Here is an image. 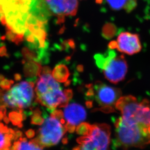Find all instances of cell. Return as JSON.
Returning <instances> with one entry per match:
<instances>
[{"instance_id": "obj_20", "label": "cell", "mask_w": 150, "mask_h": 150, "mask_svg": "<svg viewBox=\"0 0 150 150\" xmlns=\"http://www.w3.org/2000/svg\"><path fill=\"white\" fill-rule=\"evenodd\" d=\"M14 83V82L12 80H9L7 79H4L0 81V87L4 91H9Z\"/></svg>"}, {"instance_id": "obj_8", "label": "cell", "mask_w": 150, "mask_h": 150, "mask_svg": "<svg viewBox=\"0 0 150 150\" xmlns=\"http://www.w3.org/2000/svg\"><path fill=\"white\" fill-rule=\"evenodd\" d=\"M116 49L119 52L129 55L139 52L142 46L139 35L128 32L120 33L117 40Z\"/></svg>"}, {"instance_id": "obj_36", "label": "cell", "mask_w": 150, "mask_h": 150, "mask_svg": "<svg viewBox=\"0 0 150 150\" xmlns=\"http://www.w3.org/2000/svg\"><path fill=\"white\" fill-rule=\"evenodd\" d=\"M71 80H67V81H66L65 83L64 84V86H69L71 84Z\"/></svg>"}, {"instance_id": "obj_2", "label": "cell", "mask_w": 150, "mask_h": 150, "mask_svg": "<svg viewBox=\"0 0 150 150\" xmlns=\"http://www.w3.org/2000/svg\"><path fill=\"white\" fill-rule=\"evenodd\" d=\"M115 106L120 111L123 122L150 128V102L148 100L139 103L132 95L120 97Z\"/></svg>"}, {"instance_id": "obj_13", "label": "cell", "mask_w": 150, "mask_h": 150, "mask_svg": "<svg viewBox=\"0 0 150 150\" xmlns=\"http://www.w3.org/2000/svg\"><path fill=\"white\" fill-rule=\"evenodd\" d=\"M23 65L24 76L27 79L37 78L40 76L42 67L39 63L34 61H26Z\"/></svg>"}, {"instance_id": "obj_7", "label": "cell", "mask_w": 150, "mask_h": 150, "mask_svg": "<svg viewBox=\"0 0 150 150\" xmlns=\"http://www.w3.org/2000/svg\"><path fill=\"white\" fill-rule=\"evenodd\" d=\"M94 89L95 99L100 106L110 107L115 105L122 95L120 89L108 86L100 81L96 82Z\"/></svg>"}, {"instance_id": "obj_35", "label": "cell", "mask_w": 150, "mask_h": 150, "mask_svg": "<svg viewBox=\"0 0 150 150\" xmlns=\"http://www.w3.org/2000/svg\"><path fill=\"white\" fill-rule=\"evenodd\" d=\"M86 105L88 108H91L92 106V102L91 101H87L86 102Z\"/></svg>"}, {"instance_id": "obj_18", "label": "cell", "mask_w": 150, "mask_h": 150, "mask_svg": "<svg viewBox=\"0 0 150 150\" xmlns=\"http://www.w3.org/2000/svg\"><path fill=\"white\" fill-rule=\"evenodd\" d=\"M91 125L87 122H83L78 125L76 128V132L78 134L88 136L91 130Z\"/></svg>"}, {"instance_id": "obj_29", "label": "cell", "mask_w": 150, "mask_h": 150, "mask_svg": "<svg viewBox=\"0 0 150 150\" xmlns=\"http://www.w3.org/2000/svg\"><path fill=\"white\" fill-rule=\"evenodd\" d=\"M23 135V133L21 131H15V134L14 137V140H16L17 139H19L20 137H22Z\"/></svg>"}, {"instance_id": "obj_15", "label": "cell", "mask_w": 150, "mask_h": 150, "mask_svg": "<svg viewBox=\"0 0 150 150\" xmlns=\"http://www.w3.org/2000/svg\"><path fill=\"white\" fill-rule=\"evenodd\" d=\"M118 30L116 26L113 23H106L102 28V35L104 38L109 40L116 35Z\"/></svg>"}, {"instance_id": "obj_33", "label": "cell", "mask_w": 150, "mask_h": 150, "mask_svg": "<svg viewBox=\"0 0 150 150\" xmlns=\"http://www.w3.org/2000/svg\"><path fill=\"white\" fill-rule=\"evenodd\" d=\"M62 142L63 144H67V143H68V137H65L63 138L62 140Z\"/></svg>"}, {"instance_id": "obj_31", "label": "cell", "mask_w": 150, "mask_h": 150, "mask_svg": "<svg viewBox=\"0 0 150 150\" xmlns=\"http://www.w3.org/2000/svg\"><path fill=\"white\" fill-rule=\"evenodd\" d=\"M6 106L5 105H1L0 106V111L3 112L5 116H6Z\"/></svg>"}, {"instance_id": "obj_30", "label": "cell", "mask_w": 150, "mask_h": 150, "mask_svg": "<svg viewBox=\"0 0 150 150\" xmlns=\"http://www.w3.org/2000/svg\"><path fill=\"white\" fill-rule=\"evenodd\" d=\"M14 79L17 81H20L22 79V76L21 74H16L14 75Z\"/></svg>"}, {"instance_id": "obj_39", "label": "cell", "mask_w": 150, "mask_h": 150, "mask_svg": "<svg viewBox=\"0 0 150 150\" xmlns=\"http://www.w3.org/2000/svg\"><path fill=\"white\" fill-rule=\"evenodd\" d=\"M0 1H3V0H0Z\"/></svg>"}, {"instance_id": "obj_6", "label": "cell", "mask_w": 150, "mask_h": 150, "mask_svg": "<svg viewBox=\"0 0 150 150\" xmlns=\"http://www.w3.org/2000/svg\"><path fill=\"white\" fill-rule=\"evenodd\" d=\"M33 88L28 82L22 81L9 91L18 108L23 109L31 106L35 96Z\"/></svg>"}, {"instance_id": "obj_17", "label": "cell", "mask_w": 150, "mask_h": 150, "mask_svg": "<svg viewBox=\"0 0 150 150\" xmlns=\"http://www.w3.org/2000/svg\"><path fill=\"white\" fill-rule=\"evenodd\" d=\"M9 117L10 121L11 122L13 125L16 126H18V125L21 123L23 120V113L15 111L10 112L9 114Z\"/></svg>"}, {"instance_id": "obj_1", "label": "cell", "mask_w": 150, "mask_h": 150, "mask_svg": "<svg viewBox=\"0 0 150 150\" xmlns=\"http://www.w3.org/2000/svg\"><path fill=\"white\" fill-rule=\"evenodd\" d=\"M115 127L116 147L123 149L136 147L143 149L150 144V128L136 123H127L120 117L117 119Z\"/></svg>"}, {"instance_id": "obj_22", "label": "cell", "mask_w": 150, "mask_h": 150, "mask_svg": "<svg viewBox=\"0 0 150 150\" xmlns=\"http://www.w3.org/2000/svg\"><path fill=\"white\" fill-rule=\"evenodd\" d=\"M6 140L5 136L0 132V150H5Z\"/></svg>"}, {"instance_id": "obj_14", "label": "cell", "mask_w": 150, "mask_h": 150, "mask_svg": "<svg viewBox=\"0 0 150 150\" xmlns=\"http://www.w3.org/2000/svg\"><path fill=\"white\" fill-rule=\"evenodd\" d=\"M62 61L56 65L52 71V76L56 81L59 82H65L70 74L68 68Z\"/></svg>"}, {"instance_id": "obj_38", "label": "cell", "mask_w": 150, "mask_h": 150, "mask_svg": "<svg viewBox=\"0 0 150 150\" xmlns=\"http://www.w3.org/2000/svg\"><path fill=\"white\" fill-rule=\"evenodd\" d=\"M4 115H3V114L0 112V120H1L2 119H4Z\"/></svg>"}, {"instance_id": "obj_16", "label": "cell", "mask_w": 150, "mask_h": 150, "mask_svg": "<svg viewBox=\"0 0 150 150\" xmlns=\"http://www.w3.org/2000/svg\"><path fill=\"white\" fill-rule=\"evenodd\" d=\"M18 150H42V147L32 140L30 142H20Z\"/></svg>"}, {"instance_id": "obj_11", "label": "cell", "mask_w": 150, "mask_h": 150, "mask_svg": "<svg viewBox=\"0 0 150 150\" xmlns=\"http://www.w3.org/2000/svg\"><path fill=\"white\" fill-rule=\"evenodd\" d=\"M59 83L52 78L51 74H41L37 81L35 91L36 96H39L45 93L50 89L61 88Z\"/></svg>"}, {"instance_id": "obj_9", "label": "cell", "mask_w": 150, "mask_h": 150, "mask_svg": "<svg viewBox=\"0 0 150 150\" xmlns=\"http://www.w3.org/2000/svg\"><path fill=\"white\" fill-rule=\"evenodd\" d=\"M46 3L51 13L58 17L74 16L78 10L77 0H46Z\"/></svg>"}, {"instance_id": "obj_21", "label": "cell", "mask_w": 150, "mask_h": 150, "mask_svg": "<svg viewBox=\"0 0 150 150\" xmlns=\"http://www.w3.org/2000/svg\"><path fill=\"white\" fill-rule=\"evenodd\" d=\"M51 116L55 117L59 120L61 119H63L64 117L62 111L61 110H55V109L51 113Z\"/></svg>"}, {"instance_id": "obj_25", "label": "cell", "mask_w": 150, "mask_h": 150, "mask_svg": "<svg viewBox=\"0 0 150 150\" xmlns=\"http://www.w3.org/2000/svg\"><path fill=\"white\" fill-rule=\"evenodd\" d=\"M51 74V69L50 67L44 66L42 68L40 75L41 74Z\"/></svg>"}, {"instance_id": "obj_24", "label": "cell", "mask_w": 150, "mask_h": 150, "mask_svg": "<svg viewBox=\"0 0 150 150\" xmlns=\"http://www.w3.org/2000/svg\"><path fill=\"white\" fill-rule=\"evenodd\" d=\"M64 93L67 97L68 100H70L72 99L73 97V92L72 91L71 89H66L64 91Z\"/></svg>"}, {"instance_id": "obj_4", "label": "cell", "mask_w": 150, "mask_h": 150, "mask_svg": "<svg viewBox=\"0 0 150 150\" xmlns=\"http://www.w3.org/2000/svg\"><path fill=\"white\" fill-rule=\"evenodd\" d=\"M111 127L106 123L91 125L88 136L78 137L77 142L80 145L74 150H107L110 142Z\"/></svg>"}, {"instance_id": "obj_23", "label": "cell", "mask_w": 150, "mask_h": 150, "mask_svg": "<svg viewBox=\"0 0 150 150\" xmlns=\"http://www.w3.org/2000/svg\"><path fill=\"white\" fill-rule=\"evenodd\" d=\"M65 127L66 128L67 131L70 133H73L75 131V125L70 124L68 122L67 123H66V125H65Z\"/></svg>"}, {"instance_id": "obj_10", "label": "cell", "mask_w": 150, "mask_h": 150, "mask_svg": "<svg viewBox=\"0 0 150 150\" xmlns=\"http://www.w3.org/2000/svg\"><path fill=\"white\" fill-rule=\"evenodd\" d=\"M64 116L68 122L77 125L86 119V111L81 105L73 103L66 106Z\"/></svg>"}, {"instance_id": "obj_12", "label": "cell", "mask_w": 150, "mask_h": 150, "mask_svg": "<svg viewBox=\"0 0 150 150\" xmlns=\"http://www.w3.org/2000/svg\"><path fill=\"white\" fill-rule=\"evenodd\" d=\"M108 6L113 10H124L130 13L137 6V0H105Z\"/></svg>"}, {"instance_id": "obj_3", "label": "cell", "mask_w": 150, "mask_h": 150, "mask_svg": "<svg viewBox=\"0 0 150 150\" xmlns=\"http://www.w3.org/2000/svg\"><path fill=\"white\" fill-rule=\"evenodd\" d=\"M94 58L97 65L103 69L105 78L110 82L117 83L125 79L128 66L123 54L117 55L112 49L104 54H97Z\"/></svg>"}, {"instance_id": "obj_37", "label": "cell", "mask_w": 150, "mask_h": 150, "mask_svg": "<svg viewBox=\"0 0 150 150\" xmlns=\"http://www.w3.org/2000/svg\"><path fill=\"white\" fill-rule=\"evenodd\" d=\"M4 76L3 74H0V81H1V80H3V79H4Z\"/></svg>"}, {"instance_id": "obj_5", "label": "cell", "mask_w": 150, "mask_h": 150, "mask_svg": "<svg viewBox=\"0 0 150 150\" xmlns=\"http://www.w3.org/2000/svg\"><path fill=\"white\" fill-rule=\"evenodd\" d=\"M67 131L58 119L47 117L37 132L38 137L33 140L44 149L57 144Z\"/></svg>"}, {"instance_id": "obj_19", "label": "cell", "mask_w": 150, "mask_h": 150, "mask_svg": "<svg viewBox=\"0 0 150 150\" xmlns=\"http://www.w3.org/2000/svg\"><path fill=\"white\" fill-rule=\"evenodd\" d=\"M41 115L40 114L33 113L31 117V123L32 125H42L44 122V117L41 116Z\"/></svg>"}, {"instance_id": "obj_34", "label": "cell", "mask_w": 150, "mask_h": 150, "mask_svg": "<svg viewBox=\"0 0 150 150\" xmlns=\"http://www.w3.org/2000/svg\"><path fill=\"white\" fill-rule=\"evenodd\" d=\"M3 119H4V121L5 123H6V124H8L9 123L10 119H9L8 117H7L6 116H4Z\"/></svg>"}, {"instance_id": "obj_26", "label": "cell", "mask_w": 150, "mask_h": 150, "mask_svg": "<svg viewBox=\"0 0 150 150\" xmlns=\"http://www.w3.org/2000/svg\"><path fill=\"white\" fill-rule=\"evenodd\" d=\"M25 134L28 138L31 139L35 135V132L33 129H29L25 132Z\"/></svg>"}, {"instance_id": "obj_28", "label": "cell", "mask_w": 150, "mask_h": 150, "mask_svg": "<svg viewBox=\"0 0 150 150\" xmlns=\"http://www.w3.org/2000/svg\"><path fill=\"white\" fill-rule=\"evenodd\" d=\"M6 56V57H9L8 55L7 54V51L5 46L0 48V57H4Z\"/></svg>"}, {"instance_id": "obj_32", "label": "cell", "mask_w": 150, "mask_h": 150, "mask_svg": "<svg viewBox=\"0 0 150 150\" xmlns=\"http://www.w3.org/2000/svg\"><path fill=\"white\" fill-rule=\"evenodd\" d=\"M76 70L77 72H82L83 71V66L82 65H79L76 67Z\"/></svg>"}, {"instance_id": "obj_27", "label": "cell", "mask_w": 150, "mask_h": 150, "mask_svg": "<svg viewBox=\"0 0 150 150\" xmlns=\"http://www.w3.org/2000/svg\"><path fill=\"white\" fill-rule=\"evenodd\" d=\"M9 131V129L7 126H4L3 123L0 122V132L2 133H7Z\"/></svg>"}]
</instances>
